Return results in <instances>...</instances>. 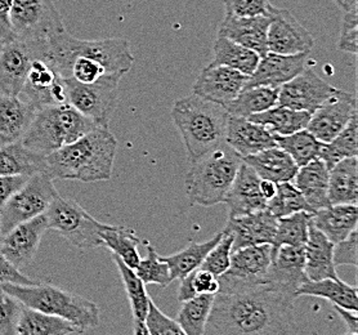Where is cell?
<instances>
[{"mask_svg":"<svg viewBox=\"0 0 358 335\" xmlns=\"http://www.w3.org/2000/svg\"><path fill=\"white\" fill-rule=\"evenodd\" d=\"M304 246L281 245L273 249V257L266 280L272 285L296 295L308 278L306 275Z\"/></svg>","mask_w":358,"mask_h":335,"instance_id":"cell-22","label":"cell"},{"mask_svg":"<svg viewBox=\"0 0 358 335\" xmlns=\"http://www.w3.org/2000/svg\"><path fill=\"white\" fill-rule=\"evenodd\" d=\"M267 209L277 218L296 212L313 213L292 180L277 183L276 195L267 203Z\"/></svg>","mask_w":358,"mask_h":335,"instance_id":"cell-45","label":"cell"},{"mask_svg":"<svg viewBox=\"0 0 358 335\" xmlns=\"http://www.w3.org/2000/svg\"><path fill=\"white\" fill-rule=\"evenodd\" d=\"M146 327L148 334L151 335H182L185 334L182 327H179L177 320L168 318L159 310L155 302L150 299L146 316Z\"/></svg>","mask_w":358,"mask_h":335,"instance_id":"cell-50","label":"cell"},{"mask_svg":"<svg viewBox=\"0 0 358 335\" xmlns=\"http://www.w3.org/2000/svg\"><path fill=\"white\" fill-rule=\"evenodd\" d=\"M228 116L224 107L195 93L176 101L171 117L191 163L224 143Z\"/></svg>","mask_w":358,"mask_h":335,"instance_id":"cell-4","label":"cell"},{"mask_svg":"<svg viewBox=\"0 0 358 335\" xmlns=\"http://www.w3.org/2000/svg\"><path fill=\"white\" fill-rule=\"evenodd\" d=\"M36 110L20 94L0 92V146L21 142Z\"/></svg>","mask_w":358,"mask_h":335,"instance_id":"cell-26","label":"cell"},{"mask_svg":"<svg viewBox=\"0 0 358 335\" xmlns=\"http://www.w3.org/2000/svg\"><path fill=\"white\" fill-rule=\"evenodd\" d=\"M335 3L341 7L343 12H350L357 9V0H334Z\"/></svg>","mask_w":358,"mask_h":335,"instance_id":"cell-59","label":"cell"},{"mask_svg":"<svg viewBox=\"0 0 358 335\" xmlns=\"http://www.w3.org/2000/svg\"><path fill=\"white\" fill-rule=\"evenodd\" d=\"M45 172V156L36 154L15 142L0 146V174L1 176H33Z\"/></svg>","mask_w":358,"mask_h":335,"instance_id":"cell-34","label":"cell"},{"mask_svg":"<svg viewBox=\"0 0 358 335\" xmlns=\"http://www.w3.org/2000/svg\"><path fill=\"white\" fill-rule=\"evenodd\" d=\"M243 162L250 165L262 180H268L275 183L293 180L299 166L292 156L278 146L266 148L254 155L245 156Z\"/></svg>","mask_w":358,"mask_h":335,"instance_id":"cell-30","label":"cell"},{"mask_svg":"<svg viewBox=\"0 0 358 335\" xmlns=\"http://www.w3.org/2000/svg\"><path fill=\"white\" fill-rule=\"evenodd\" d=\"M248 119L254 123L264 125L272 134L287 136L306 129L310 123V114L306 111L294 110L290 107L276 105L263 113L252 115Z\"/></svg>","mask_w":358,"mask_h":335,"instance_id":"cell-36","label":"cell"},{"mask_svg":"<svg viewBox=\"0 0 358 335\" xmlns=\"http://www.w3.org/2000/svg\"><path fill=\"white\" fill-rule=\"evenodd\" d=\"M272 257V244L244 246L234 250L229 269L218 278L220 292L266 283Z\"/></svg>","mask_w":358,"mask_h":335,"instance_id":"cell-13","label":"cell"},{"mask_svg":"<svg viewBox=\"0 0 358 335\" xmlns=\"http://www.w3.org/2000/svg\"><path fill=\"white\" fill-rule=\"evenodd\" d=\"M189 278L196 295L217 294L220 292V280L209 271L197 269L189 273Z\"/></svg>","mask_w":358,"mask_h":335,"instance_id":"cell-53","label":"cell"},{"mask_svg":"<svg viewBox=\"0 0 358 335\" xmlns=\"http://www.w3.org/2000/svg\"><path fill=\"white\" fill-rule=\"evenodd\" d=\"M116 148L117 141L108 128L96 127L45 156V173L53 180H108L114 171Z\"/></svg>","mask_w":358,"mask_h":335,"instance_id":"cell-3","label":"cell"},{"mask_svg":"<svg viewBox=\"0 0 358 335\" xmlns=\"http://www.w3.org/2000/svg\"><path fill=\"white\" fill-rule=\"evenodd\" d=\"M226 15L238 17L272 16L276 7L269 0H223Z\"/></svg>","mask_w":358,"mask_h":335,"instance_id":"cell-49","label":"cell"},{"mask_svg":"<svg viewBox=\"0 0 358 335\" xmlns=\"http://www.w3.org/2000/svg\"><path fill=\"white\" fill-rule=\"evenodd\" d=\"M248 78L249 76L227 66L210 64L197 76L192 87V93L220 106H227L244 90Z\"/></svg>","mask_w":358,"mask_h":335,"instance_id":"cell-19","label":"cell"},{"mask_svg":"<svg viewBox=\"0 0 358 335\" xmlns=\"http://www.w3.org/2000/svg\"><path fill=\"white\" fill-rule=\"evenodd\" d=\"M329 200L331 205H357V156L343 159L329 171Z\"/></svg>","mask_w":358,"mask_h":335,"instance_id":"cell-31","label":"cell"},{"mask_svg":"<svg viewBox=\"0 0 358 335\" xmlns=\"http://www.w3.org/2000/svg\"><path fill=\"white\" fill-rule=\"evenodd\" d=\"M24 304L0 285V335L16 334L17 322Z\"/></svg>","mask_w":358,"mask_h":335,"instance_id":"cell-48","label":"cell"},{"mask_svg":"<svg viewBox=\"0 0 358 335\" xmlns=\"http://www.w3.org/2000/svg\"><path fill=\"white\" fill-rule=\"evenodd\" d=\"M224 142L241 157L276 146L275 136L264 125L245 117L228 116Z\"/></svg>","mask_w":358,"mask_h":335,"instance_id":"cell-25","label":"cell"},{"mask_svg":"<svg viewBox=\"0 0 358 335\" xmlns=\"http://www.w3.org/2000/svg\"><path fill=\"white\" fill-rule=\"evenodd\" d=\"M277 220L268 209H263L241 217H229L224 229L234 236V250L244 246L273 244Z\"/></svg>","mask_w":358,"mask_h":335,"instance_id":"cell-23","label":"cell"},{"mask_svg":"<svg viewBox=\"0 0 358 335\" xmlns=\"http://www.w3.org/2000/svg\"><path fill=\"white\" fill-rule=\"evenodd\" d=\"M232 252H234V236L231 232L223 229L220 241L213 246L212 250L203 259L200 269L209 271L214 276L220 278V275H223L229 269Z\"/></svg>","mask_w":358,"mask_h":335,"instance_id":"cell-47","label":"cell"},{"mask_svg":"<svg viewBox=\"0 0 358 335\" xmlns=\"http://www.w3.org/2000/svg\"><path fill=\"white\" fill-rule=\"evenodd\" d=\"M261 191L262 194H263V197H264V199H266L267 203H268L269 200L276 195L277 183L272 182V180H262Z\"/></svg>","mask_w":358,"mask_h":335,"instance_id":"cell-58","label":"cell"},{"mask_svg":"<svg viewBox=\"0 0 358 335\" xmlns=\"http://www.w3.org/2000/svg\"><path fill=\"white\" fill-rule=\"evenodd\" d=\"M80 332L66 320L33 310L24 306L17 322L16 334L20 335H67Z\"/></svg>","mask_w":358,"mask_h":335,"instance_id":"cell-37","label":"cell"},{"mask_svg":"<svg viewBox=\"0 0 358 335\" xmlns=\"http://www.w3.org/2000/svg\"><path fill=\"white\" fill-rule=\"evenodd\" d=\"M12 4L13 0H0V45L16 38L10 25Z\"/></svg>","mask_w":358,"mask_h":335,"instance_id":"cell-56","label":"cell"},{"mask_svg":"<svg viewBox=\"0 0 358 335\" xmlns=\"http://www.w3.org/2000/svg\"><path fill=\"white\" fill-rule=\"evenodd\" d=\"M47 229L48 226L44 214L30 221L20 223L1 236L0 252L17 269L26 267L35 259L41 237Z\"/></svg>","mask_w":358,"mask_h":335,"instance_id":"cell-18","label":"cell"},{"mask_svg":"<svg viewBox=\"0 0 358 335\" xmlns=\"http://www.w3.org/2000/svg\"><path fill=\"white\" fill-rule=\"evenodd\" d=\"M357 115H355L334 139L322 143L318 157L326 164L329 171L343 159L357 156Z\"/></svg>","mask_w":358,"mask_h":335,"instance_id":"cell-42","label":"cell"},{"mask_svg":"<svg viewBox=\"0 0 358 335\" xmlns=\"http://www.w3.org/2000/svg\"><path fill=\"white\" fill-rule=\"evenodd\" d=\"M243 157L227 143L191 163L185 180L191 204L214 206L224 201Z\"/></svg>","mask_w":358,"mask_h":335,"instance_id":"cell-7","label":"cell"},{"mask_svg":"<svg viewBox=\"0 0 358 335\" xmlns=\"http://www.w3.org/2000/svg\"><path fill=\"white\" fill-rule=\"evenodd\" d=\"M10 25L17 39L47 41L65 31L53 0H13Z\"/></svg>","mask_w":358,"mask_h":335,"instance_id":"cell-11","label":"cell"},{"mask_svg":"<svg viewBox=\"0 0 358 335\" xmlns=\"http://www.w3.org/2000/svg\"><path fill=\"white\" fill-rule=\"evenodd\" d=\"M334 243H331L327 237L310 223L308 240L304 245V257H306V275L310 281H317L322 278H336L335 269Z\"/></svg>","mask_w":358,"mask_h":335,"instance_id":"cell-28","label":"cell"},{"mask_svg":"<svg viewBox=\"0 0 358 335\" xmlns=\"http://www.w3.org/2000/svg\"><path fill=\"white\" fill-rule=\"evenodd\" d=\"M45 57L62 79L82 84L97 82L108 74L124 76L134 64L127 39L83 41L66 30L47 39Z\"/></svg>","mask_w":358,"mask_h":335,"instance_id":"cell-2","label":"cell"},{"mask_svg":"<svg viewBox=\"0 0 358 335\" xmlns=\"http://www.w3.org/2000/svg\"><path fill=\"white\" fill-rule=\"evenodd\" d=\"M308 55L310 53L286 56L267 52L262 56L255 71L248 78L245 87L280 88L307 67Z\"/></svg>","mask_w":358,"mask_h":335,"instance_id":"cell-20","label":"cell"},{"mask_svg":"<svg viewBox=\"0 0 358 335\" xmlns=\"http://www.w3.org/2000/svg\"><path fill=\"white\" fill-rule=\"evenodd\" d=\"M296 298L268 281L218 292L203 334H293Z\"/></svg>","mask_w":358,"mask_h":335,"instance_id":"cell-1","label":"cell"},{"mask_svg":"<svg viewBox=\"0 0 358 335\" xmlns=\"http://www.w3.org/2000/svg\"><path fill=\"white\" fill-rule=\"evenodd\" d=\"M222 237V232L218 235L203 241V243H194L191 241L185 249H182L178 253L171 254L168 257H162L171 271V276L173 280L185 278L192 271L197 270L201 267L203 259L206 258L208 253L212 250L213 246L215 245Z\"/></svg>","mask_w":358,"mask_h":335,"instance_id":"cell-39","label":"cell"},{"mask_svg":"<svg viewBox=\"0 0 358 335\" xmlns=\"http://www.w3.org/2000/svg\"><path fill=\"white\" fill-rule=\"evenodd\" d=\"M315 41L310 31L287 10L277 8L267 31V50L278 55L310 53Z\"/></svg>","mask_w":358,"mask_h":335,"instance_id":"cell-17","label":"cell"},{"mask_svg":"<svg viewBox=\"0 0 358 335\" xmlns=\"http://www.w3.org/2000/svg\"><path fill=\"white\" fill-rule=\"evenodd\" d=\"M0 285L7 293L16 297L26 307L66 320L80 333H85L87 330L99 325L97 304L84 297L69 293L57 286L44 283H35L31 285Z\"/></svg>","mask_w":358,"mask_h":335,"instance_id":"cell-5","label":"cell"},{"mask_svg":"<svg viewBox=\"0 0 358 335\" xmlns=\"http://www.w3.org/2000/svg\"><path fill=\"white\" fill-rule=\"evenodd\" d=\"M312 213L296 212L277 220L273 249L281 245L304 246L308 240Z\"/></svg>","mask_w":358,"mask_h":335,"instance_id":"cell-44","label":"cell"},{"mask_svg":"<svg viewBox=\"0 0 358 335\" xmlns=\"http://www.w3.org/2000/svg\"><path fill=\"white\" fill-rule=\"evenodd\" d=\"M357 9L344 12L338 48L343 52L357 55Z\"/></svg>","mask_w":358,"mask_h":335,"instance_id":"cell-51","label":"cell"},{"mask_svg":"<svg viewBox=\"0 0 358 335\" xmlns=\"http://www.w3.org/2000/svg\"><path fill=\"white\" fill-rule=\"evenodd\" d=\"M47 41L17 39L0 45V92L18 96L34 58L44 56Z\"/></svg>","mask_w":358,"mask_h":335,"instance_id":"cell-12","label":"cell"},{"mask_svg":"<svg viewBox=\"0 0 358 335\" xmlns=\"http://www.w3.org/2000/svg\"><path fill=\"white\" fill-rule=\"evenodd\" d=\"M103 246L111 250V254L117 255L128 267L136 270L141 261L138 245L139 237L131 229L122 226L107 224L106 229L101 232Z\"/></svg>","mask_w":358,"mask_h":335,"instance_id":"cell-40","label":"cell"},{"mask_svg":"<svg viewBox=\"0 0 358 335\" xmlns=\"http://www.w3.org/2000/svg\"><path fill=\"white\" fill-rule=\"evenodd\" d=\"M115 263L119 269L120 276L124 283L125 292L128 295V299L131 302V315H133V321H134V334L147 335L146 316L148 311V303H150V297L146 290V284L137 276L136 271L128 267L124 262L113 254Z\"/></svg>","mask_w":358,"mask_h":335,"instance_id":"cell-32","label":"cell"},{"mask_svg":"<svg viewBox=\"0 0 358 335\" xmlns=\"http://www.w3.org/2000/svg\"><path fill=\"white\" fill-rule=\"evenodd\" d=\"M310 222L331 243H339L357 229V205L335 204L312 213Z\"/></svg>","mask_w":358,"mask_h":335,"instance_id":"cell-29","label":"cell"},{"mask_svg":"<svg viewBox=\"0 0 358 335\" xmlns=\"http://www.w3.org/2000/svg\"><path fill=\"white\" fill-rule=\"evenodd\" d=\"M122 78L120 74H108L90 84L64 79L67 104L98 127L108 128L110 117L117 105Z\"/></svg>","mask_w":358,"mask_h":335,"instance_id":"cell-10","label":"cell"},{"mask_svg":"<svg viewBox=\"0 0 358 335\" xmlns=\"http://www.w3.org/2000/svg\"><path fill=\"white\" fill-rule=\"evenodd\" d=\"M20 96L36 108L67 104L65 80L50 65L45 55L34 58Z\"/></svg>","mask_w":358,"mask_h":335,"instance_id":"cell-15","label":"cell"},{"mask_svg":"<svg viewBox=\"0 0 358 335\" xmlns=\"http://www.w3.org/2000/svg\"><path fill=\"white\" fill-rule=\"evenodd\" d=\"M261 56L255 50L217 35L213 44L212 65L227 66L241 74L250 76L255 71Z\"/></svg>","mask_w":358,"mask_h":335,"instance_id":"cell-35","label":"cell"},{"mask_svg":"<svg viewBox=\"0 0 358 335\" xmlns=\"http://www.w3.org/2000/svg\"><path fill=\"white\" fill-rule=\"evenodd\" d=\"M30 278L21 273L20 269L13 266L0 252V284H15V285H31L35 284Z\"/></svg>","mask_w":358,"mask_h":335,"instance_id":"cell-54","label":"cell"},{"mask_svg":"<svg viewBox=\"0 0 358 335\" xmlns=\"http://www.w3.org/2000/svg\"><path fill=\"white\" fill-rule=\"evenodd\" d=\"M57 197V188L47 173L30 176L24 186L0 209L1 234L4 235L17 224L44 214Z\"/></svg>","mask_w":358,"mask_h":335,"instance_id":"cell-9","label":"cell"},{"mask_svg":"<svg viewBox=\"0 0 358 335\" xmlns=\"http://www.w3.org/2000/svg\"><path fill=\"white\" fill-rule=\"evenodd\" d=\"M29 176H1L0 174V209L24 186Z\"/></svg>","mask_w":358,"mask_h":335,"instance_id":"cell-55","label":"cell"},{"mask_svg":"<svg viewBox=\"0 0 358 335\" xmlns=\"http://www.w3.org/2000/svg\"><path fill=\"white\" fill-rule=\"evenodd\" d=\"M146 258H141L138 266L134 270L137 276L146 285L156 284V285L166 287L173 281L168 264L160 258L154 245L148 241L146 243Z\"/></svg>","mask_w":358,"mask_h":335,"instance_id":"cell-46","label":"cell"},{"mask_svg":"<svg viewBox=\"0 0 358 335\" xmlns=\"http://www.w3.org/2000/svg\"><path fill=\"white\" fill-rule=\"evenodd\" d=\"M336 92L338 88L322 80L312 69L306 67L301 74L278 88L277 105L313 114Z\"/></svg>","mask_w":358,"mask_h":335,"instance_id":"cell-14","label":"cell"},{"mask_svg":"<svg viewBox=\"0 0 358 335\" xmlns=\"http://www.w3.org/2000/svg\"><path fill=\"white\" fill-rule=\"evenodd\" d=\"M272 16L238 17L226 15L220 22L218 34L229 41L255 50L259 56L266 55L267 31Z\"/></svg>","mask_w":358,"mask_h":335,"instance_id":"cell-24","label":"cell"},{"mask_svg":"<svg viewBox=\"0 0 358 335\" xmlns=\"http://www.w3.org/2000/svg\"><path fill=\"white\" fill-rule=\"evenodd\" d=\"M355 115H357V99L348 92L338 90L331 99L310 114L307 129L320 142L327 143L344 129Z\"/></svg>","mask_w":358,"mask_h":335,"instance_id":"cell-16","label":"cell"},{"mask_svg":"<svg viewBox=\"0 0 358 335\" xmlns=\"http://www.w3.org/2000/svg\"><path fill=\"white\" fill-rule=\"evenodd\" d=\"M44 215L48 229L57 231L73 246L79 249L103 246L101 232L106 229L107 224L98 222L73 199L58 195Z\"/></svg>","mask_w":358,"mask_h":335,"instance_id":"cell-8","label":"cell"},{"mask_svg":"<svg viewBox=\"0 0 358 335\" xmlns=\"http://www.w3.org/2000/svg\"><path fill=\"white\" fill-rule=\"evenodd\" d=\"M296 294L324 298L334 306L358 312L357 287L344 283L339 278H322L317 281L308 280L298 289Z\"/></svg>","mask_w":358,"mask_h":335,"instance_id":"cell-33","label":"cell"},{"mask_svg":"<svg viewBox=\"0 0 358 335\" xmlns=\"http://www.w3.org/2000/svg\"><path fill=\"white\" fill-rule=\"evenodd\" d=\"M261 180L250 165L241 162L223 201L228 206L229 217H241L267 209V200L261 191Z\"/></svg>","mask_w":358,"mask_h":335,"instance_id":"cell-21","label":"cell"},{"mask_svg":"<svg viewBox=\"0 0 358 335\" xmlns=\"http://www.w3.org/2000/svg\"><path fill=\"white\" fill-rule=\"evenodd\" d=\"M278 88L269 87H245L236 99L224 106L228 115L248 119L252 115L259 114L271 107L276 106Z\"/></svg>","mask_w":358,"mask_h":335,"instance_id":"cell-38","label":"cell"},{"mask_svg":"<svg viewBox=\"0 0 358 335\" xmlns=\"http://www.w3.org/2000/svg\"><path fill=\"white\" fill-rule=\"evenodd\" d=\"M275 136L276 146L292 156L298 166H303L317 159L322 142H320L307 128L287 136Z\"/></svg>","mask_w":358,"mask_h":335,"instance_id":"cell-43","label":"cell"},{"mask_svg":"<svg viewBox=\"0 0 358 335\" xmlns=\"http://www.w3.org/2000/svg\"><path fill=\"white\" fill-rule=\"evenodd\" d=\"M1 236H3V234H1V229H0V238H1Z\"/></svg>","mask_w":358,"mask_h":335,"instance_id":"cell-60","label":"cell"},{"mask_svg":"<svg viewBox=\"0 0 358 335\" xmlns=\"http://www.w3.org/2000/svg\"><path fill=\"white\" fill-rule=\"evenodd\" d=\"M335 311L339 313L342 318L348 333L352 335L358 334V312L357 311H350L334 306Z\"/></svg>","mask_w":358,"mask_h":335,"instance_id":"cell-57","label":"cell"},{"mask_svg":"<svg viewBox=\"0 0 358 335\" xmlns=\"http://www.w3.org/2000/svg\"><path fill=\"white\" fill-rule=\"evenodd\" d=\"M292 182L301 191L312 212L331 205L329 200V168L320 157L299 166Z\"/></svg>","mask_w":358,"mask_h":335,"instance_id":"cell-27","label":"cell"},{"mask_svg":"<svg viewBox=\"0 0 358 335\" xmlns=\"http://www.w3.org/2000/svg\"><path fill=\"white\" fill-rule=\"evenodd\" d=\"M98 125L69 104L49 105L36 110L22 143L43 156L73 143Z\"/></svg>","mask_w":358,"mask_h":335,"instance_id":"cell-6","label":"cell"},{"mask_svg":"<svg viewBox=\"0 0 358 335\" xmlns=\"http://www.w3.org/2000/svg\"><path fill=\"white\" fill-rule=\"evenodd\" d=\"M215 294L196 295L182 302L177 322L185 335H203Z\"/></svg>","mask_w":358,"mask_h":335,"instance_id":"cell-41","label":"cell"},{"mask_svg":"<svg viewBox=\"0 0 358 335\" xmlns=\"http://www.w3.org/2000/svg\"><path fill=\"white\" fill-rule=\"evenodd\" d=\"M335 266H352L357 267V229L350 236L334 244Z\"/></svg>","mask_w":358,"mask_h":335,"instance_id":"cell-52","label":"cell"}]
</instances>
